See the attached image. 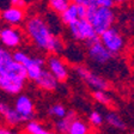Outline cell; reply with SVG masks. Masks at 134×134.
Returning a JSON list of instances; mask_svg holds the SVG:
<instances>
[{"label":"cell","mask_w":134,"mask_h":134,"mask_svg":"<svg viewBox=\"0 0 134 134\" xmlns=\"http://www.w3.org/2000/svg\"><path fill=\"white\" fill-rule=\"evenodd\" d=\"M28 37L38 49L56 55L64 49V42L52 31L50 26L41 16H32L25 22Z\"/></svg>","instance_id":"6da1fadb"},{"label":"cell","mask_w":134,"mask_h":134,"mask_svg":"<svg viewBox=\"0 0 134 134\" xmlns=\"http://www.w3.org/2000/svg\"><path fill=\"white\" fill-rule=\"evenodd\" d=\"M26 81L25 68L12 60L5 66H0V89L8 95H19Z\"/></svg>","instance_id":"7a4b0ae2"},{"label":"cell","mask_w":134,"mask_h":134,"mask_svg":"<svg viewBox=\"0 0 134 134\" xmlns=\"http://www.w3.org/2000/svg\"><path fill=\"white\" fill-rule=\"evenodd\" d=\"M85 19L92 25L97 36H99L102 32L114 26L115 12L113 8L91 6L86 8Z\"/></svg>","instance_id":"3957f363"},{"label":"cell","mask_w":134,"mask_h":134,"mask_svg":"<svg viewBox=\"0 0 134 134\" xmlns=\"http://www.w3.org/2000/svg\"><path fill=\"white\" fill-rule=\"evenodd\" d=\"M98 38L111 55H117L125 48V38H123L122 34L119 31V29L114 26L102 32L98 36Z\"/></svg>","instance_id":"277c9868"},{"label":"cell","mask_w":134,"mask_h":134,"mask_svg":"<svg viewBox=\"0 0 134 134\" xmlns=\"http://www.w3.org/2000/svg\"><path fill=\"white\" fill-rule=\"evenodd\" d=\"M86 53L90 61L93 62L95 65H99V66L107 65L114 56L100 43L98 36L86 42Z\"/></svg>","instance_id":"5b68a950"},{"label":"cell","mask_w":134,"mask_h":134,"mask_svg":"<svg viewBox=\"0 0 134 134\" xmlns=\"http://www.w3.org/2000/svg\"><path fill=\"white\" fill-rule=\"evenodd\" d=\"M68 31L73 40L78 42H85L97 37V34L95 32L92 25L87 22L85 18L84 19H78L77 22L68 25Z\"/></svg>","instance_id":"8992f818"},{"label":"cell","mask_w":134,"mask_h":134,"mask_svg":"<svg viewBox=\"0 0 134 134\" xmlns=\"http://www.w3.org/2000/svg\"><path fill=\"white\" fill-rule=\"evenodd\" d=\"M74 71L81 80H84L91 89H93V91H95V90H107L109 87L108 80H105L102 75L92 72L87 67L75 66Z\"/></svg>","instance_id":"52a82bcc"},{"label":"cell","mask_w":134,"mask_h":134,"mask_svg":"<svg viewBox=\"0 0 134 134\" xmlns=\"http://www.w3.org/2000/svg\"><path fill=\"white\" fill-rule=\"evenodd\" d=\"M46 66H47V70L55 77V79L59 83H62V81L67 80L68 75H70L67 65L65 64L64 60L58 55L52 54V55L46 60Z\"/></svg>","instance_id":"ba28073f"},{"label":"cell","mask_w":134,"mask_h":134,"mask_svg":"<svg viewBox=\"0 0 134 134\" xmlns=\"http://www.w3.org/2000/svg\"><path fill=\"white\" fill-rule=\"evenodd\" d=\"M13 108L23 119V122H29V121L34 120V117H35V105H34L32 99L29 96L18 95V97L14 100Z\"/></svg>","instance_id":"9c48e42d"},{"label":"cell","mask_w":134,"mask_h":134,"mask_svg":"<svg viewBox=\"0 0 134 134\" xmlns=\"http://www.w3.org/2000/svg\"><path fill=\"white\" fill-rule=\"evenodd\" d=\"M0 43L6 49H13L22 43V32L13 26L0 29Z\"/></svg>","instance_id":"30bf717a"},{"label":"cell","mask_w":134,"mask_h":134,"mask_svg":"<svg viewBox=\"0 0 134 134\" xmlns=\"http://www.w3.org/2000/svg\"><path fill=\"white\" fill-rule=\"evenodd\" d=\"M1 19L8 25V26H17V25L22 24L25 19V13L24 10L20 8H16V7H6L4 8L1 13H0Z\"/></svg>","instance_id":"8fae6325"},{"label":"cell","mask_w":134,"mask_h":134,"mask_svg":"<svg viewBox=\"0 0 134 134\" xmlns=\"http://www.w3.org/2000/svg\"><path fill=\"white\" fill-rule=\"evenodd\" d=\"M0 116L5 120L8 126H18L23 123V119L14 110L13 107H11L4 100H0Z\"/></svg>","instance_id":"7c38bea8"},{"label":"cell","mask_w":134,"mask_h":134,"mask_svg":"<svg viewBox=\"0 0 134 134\" xmlns=\"http://www.w3.org/2000/svg\"><path fill=\"white\" fill-rule=\"evenodd\" d=\"M35 83L37 84L38 87L46 91H54L59 86V81L55 79V77L46 68H43V71L41 72L38 78L35 80Z\"/></svg>","instance_id":"4fadbf2b"},{"label":"cell","mask_w":134,"mask_h":134,"mask_svg":"<svg viewBox=\"0 0 134 134\" xmlns=\"http://www.w3.org/2000/svg\"><path fill=\"white\" fill-rule=\"evenodd\" d=\"M46 66V60L40 56H35V64L29 66L28 68H25V73H26V79L35 81L40 77L41 72L43 71Z\"/></svg>","instance_id":"5bb4252c"},{"label":"cell","mask_w":134,"mask_h":134,"mask_svg":"<svg viewBox=\"0 0 134 134\" xmlns=\"http://www.w3.org/2000/svg\"><path fill=\"white\" fill-rule=\"evenodd\" d=\"M77 115L73 110L71 111H67V114L65 115L62 119H59L55 122V131L59 134H68V129H70V126L72 123V121L74 120Z\"/></svg>","instance_id":"9a60e30c"},{"label":"cell","mask_w":134,"mask_h":134,"mask_svg":"<svg viewBox=\"0 0 134 134\" xmlns=\"http://www.w3.org/2000/svg\"><path fill=\"white\" fill-rule=\"evenodd\" d=\"M61 17V20L65 25H68L72 24V23L77 22L79 18V13H78V5L77 4H73V3H70V5L67 6V8L60 14Z\"/></svg>","instance_id":"2e32d148"},{"label":"cell","mask_w":134,"mask_h":134,"mask_svg":"<svg viewBox=\"0 0 134 134\" xmlns=\"http://www.w3.org/2000/svg\"><path fill=\"white\" fill-rule=\"evenodd\" d=\"M104 122H107L108 126H110L114 129H117V131H126V128H127L125 120L115 111L107 113L104 116Z\"/></svg>","instance_id":"e0dca14e"},{"label":"cell","mask_w":134,"mask_h":134,"mask_svg":"<svg viewBox=\"0 0 134 134\" xmlns=\"http://www.w3.org/2000/svg\"><path fill=\"white\" fill-rule=\"evenodd\" d=\"M90 133V125L84 121L83 119L75 117L72 121L68 129V134H89Z\"/></svg>","instance_id":"ac0fdd59"},{"label":"cell","mask_w":134,"mask_h":134,"mask_svg":"<svg viewBox=\"0 0 134 134\" xmlns=\"http://www.w3.org/2000/svg\"><path fill=\"white\" fill-rule=\"evenodd\" d=\"M25 132L28 134H55L54 132L50 131V129L46 128L41 122L35 121V120H31L29 122H26V125H25Z\"/></svg>","instance_id":"d6986e66"},{"label":"cell","mask_w":134,"mask_h":134,"mask_svg":"<svg viewBox=\"0 0 134 134\" xmlns=\"http://www.w3.org/2000/svg\"><path fill=\"white\" fill-rule=\"evenodd\" d=\"M92 97L97 103L103 104V105H110L113 102L111 97L107 92V90H95L92 92Z\"/></svg>","instance_id":"ffe728a7"},{"label":"cell","mask_w":134,"mask_h":134,"mask_svg":"<svg viewBox=\"0 0 134 134\" xmlns=\"http://www.w3.org/2000/svg\"><path fill=\"white\" fill-rule=\"evenodd\" d=\"M67 114V109L65 108V105L60 103H56V104H53L48 108V115L50 117H54L56 120L59 119H62L65 115Z\"/></svg>","instance_id":"44dd1931"},{"label":"cell","mask_w":134,"mask_h":134,"mask_svg":"<svg viewBox=\"0 0 134 134\" xmlns=\"http://www.w3.org/2000/svg\"><path fill=\"white\" fill-rule=\"evenodd\" d=\"M89 122L90 126L95 127V128H99L100 126L104 123V116L99 110H92L89 114Z\"/></svg>","instance_id":"7402d4cb"},{"label":"cell","mask_w":134,"mask_h":134,"mask_svg":"<svg viewBox=\"0 0 134 134\" xmlns=\"http://www.w3.org/2000/svg\"><path fill=\"white\" fill-rule=\"evenodd\" d=\"M12 61V53L0 44V66H5Z\"/></svg>","instance_id":"603a6c76"},{"label":"cell","mask_w":134,"mask_h":134,"mask_svg":"<svg viewBox=\"0 0 134 134\" xmlns=\"http://www.w3.org/2000/svg\"><path fill=\"white\" fill-rule=\"evenodd\" d=\"M95 5L97 7H107V8H113L115 5L113 0H95Z\"/></svg>","instance_id":"cb8c5ba5"},{"label":"cell","mask_w":134,"mask_h":134,"mask_svg":"<svg viewBox=\"0 0 134 134\" xmlns=\"http://www.w3.org/2000/svg\"><path fill=\"white\" fill-rule=\"evenodd\" d=\"M71 3L77 4V5H81L84 7H91V6H96L95 5V0H71Z\"/></svg>","instance_id":"d4e9b609"},{"label":"cell","mask_w":134,"mask_h":134,"mask_svg":"<svg viewBox=\"0 0 134 134\" xmlns=\"http://www.w3.org/2000/svg\"><path fill=\"white\" fill-rule=\"evenodd\" d=\"M10 4H11L12 7L20 8V10H24V7L26 6V1L25 0H10Z\"/></svg>","instance_id":"484cf974"},{"label":"cell","mask_w":134,"mask_h":134,"mask_svg":"<svg viewBox=\"0 0 134 134\" xmlns=\"http://www.w3.org/2000/svg\"><path fill=\"white\" fill-rule=\"evenodd\" d=\"M13 132L7 127H0V134H12Z\"/></svg>","instance_id":"4316f807"},{"label":"cell","mask_w":134,"mask_h":134,"mask_svg":"<svg viewBox=\"0 0 134 134\" xmlns=\"http://www.w3.org/2000/svg\"><path fill=\"white\" fill-rule=\"evenodd\" d=\"M113 1H114V4H126L131 0H113Z\"/></svg>","instance_id":"83f0119b"},{"label":"cell","mask_w":134,"mask_h":134,"mask_svg":"<svg viewBox=\"0 0 134 134\" xmlns=\"http://www.w3.org/2000/svg\"><path fill=\"white\" fill-rule=\"evenodd\" d=\"M132 19H133V24H134V12H133V17H132Z\"/></svg>","instance_id":"f1b7e54d"},{"label":"cell","mask_w":134,"mask_h":134,"mask_svg":"<svg viewBox=\"0 0 134 134\" xmlns=\"http://www.w3.org/2000/svg\"><path fill=\"white\" fill-rule=\"evenodd\" d=\"M89 134H98V133H91V132H90V133Z\"/></svg>","instance_id":"f546056e"},{"label":"cell","mask_w":134,"mask_h":134,"mask_svg":"<svg viewBox=\"0 0 134 134\" xmlns=\"http://www.w3.org/2000/svg\"><path fill=\"white\" fill-rule=\"evenodd\" d=\"M131 134H134V129H133V131H132V133Z\"/></svg>","instance_id":"4dcf8cb0"},{"label":"cell","mask_w":134,"mask_h":134,"mask_svg":"<svg viewBox=\"0 0 134 134\" xmlns=\"http://www.w3.org/2000/svg\"><path fill=\"white\" fill-rule=\"evenodd\" d=\"M12 134H18V133H14V132H13V133H12Z\"/></svg>","instance_id":"1f68e13d"},{"label":"cell","mask_w":134,"mask_h":134,"mask_svg":"<svg viewBox=\"0 0 134 134\" xmlns=\"http://www.w3.org/2000/svg\"><path fill=\"white\" fill-rule=\"evenodd\" d=\"M0 29H1V28H0Z\"/></svg>","instance_id":"d6a6232c"},{"label":"cell","mask_w":134,"mask_h":134,"mask_svg":"<svg viewBox=\"0 0 134 134\" xmlns=\"http://www.w3.org/2000/svg\"><path fill=\"white\" fill-rule=\"evenodd\" d=\"M70 1H71V0H70Z\"/></svg>","instance_id":"836d02e7"}]
</instances>
